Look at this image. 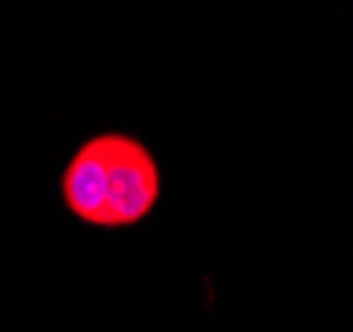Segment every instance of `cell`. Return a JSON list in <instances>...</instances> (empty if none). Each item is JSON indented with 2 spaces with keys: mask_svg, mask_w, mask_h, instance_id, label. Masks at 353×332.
<instances>
[{
  "mask_svg": "<svg viewBox=\"0 0 353 332\" xmlns=\"http://www.w3.org/2000/svg\"><path fill=\"white\" fill-rule=\"evenodd\" d=\"M105 145V203L108 230L132 227L156 208L161 198V169L132 135L103 132Z\"/></svg>",
  "mask_w": 353,
  "mask_h": 332,
  "instance_id": "6da1fadb",
  "label": "cell"
},
{
  "mask_svg": "<svg viewBox=\"0 0 353 332\" xmlns=\"http://www.w3.org/2000/svg\"><path fill=\"white\" fill-rule=\"evenodd\" d=\"M61 195L74 217L92 227H108L103 132L77 148L61 174Z\"/></svg>",
  "mask_w": 353,
  "mask_h": 332,
  "instance_id": "7a4b0ae2",
  "label": "cell"
}]
</instances>
